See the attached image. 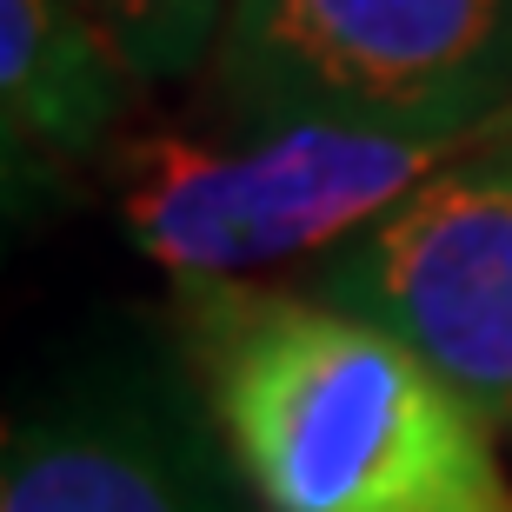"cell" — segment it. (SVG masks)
Returning <instances> with one entry per match:
<instances>
[{
	"mask_svg": "<svg viewBox=\"0 0 512 512\" xmlns=\"http://www.w3.org/2000/svg\"><path fill=\"white\" fill-rule=\"evenodd\" d=\"M187 360L266 512H512L493 426L313 293L187 286Z\"/></svg>",
	"mask_w": 512,
	"mask_h": 512,
	"instance_id": "1",
	"label": "cell"
},
{
	"mask_svg": "<svg viewBox=\"0 0 512 512\" xmlns=\"http://www.w3.org/2000/svg\"><path fill=\"white\" fill-rule=\"evenodd\" d=\"M486 133H366V127H140L107 153L120 233L180 286H247L273 266L326 260L419 193Z\"/></svg>",
	"mask_w": 512,
	"mask_h": 512,
	"instance_id": "2",
	"label": "cell"
},
{
	"mask_svg": "<svg viewBox=\"0 0 512 512\" xmlns=\"http://www.w3.org/2000/svg\"><path fill=\"white\" fill-rule=\"evenodd\" d=\"M213 67L233 127L499 140L512 127V0H233Z\"/></svg>",
	"mask_w": 512,
	"mask_h": 512,
	"instance_id": "3",
	"label": "cell"
},
{
	"mask_svg": "<svg viewBox=\"0 0 512 512\" xmlns=\"http://www.w3.org/2000/svg\"><path fill=\"white\" fill-rule=\"evenodd\" d=\"M306 293L380 326L486 426H512V153H466L313 266Z\"/></svg>",
	"mask_w": 512,
	"mask_h": 512,
	"instance_id": "4",
	"label": "cell"
},
{
	"mask_svg": "<svg viewBox=\"0 0 512 512\" xmlns=\"http://www.w3.org/2000/svg\"><path fill=\"white\" fill-rule=\"evenodd\" d=\"M0 512H266L213 406L147 360L87 366L7 426Z\"/></svg>",
	"mask_w": 512,
	"mask_h": 512,
	"instance_id": "5",
	"label": "cell"
},
{
	"mask_svg": "<svg viewBox=\"0 0 512 512\" xmlns=\"http://www.w3.org/2000/svg\"><path fill=\"white\" fill-rule=\"evenodd\" d=\"M120 87L67 0H0V133L14 160H87L114 133Z\"/></svg>",
	"mask_w": 512,
	"mask_h": 512,
	"instance_id": "6",
	"label": "cell"
},
{
	"mask_svg": "<svg viewBox=\"0 0 512 512\" xmlns=\"http://www.w3.org/2000/svg\"><path fill=\"white\" fill-rule=\"evenodd\" d=\"M67 7L120 67V80L140 87L187 80L207 54H220L233 14V0H67Z\"/></svg>",
	"mask_w": 512,
	"mask_h": 512,
	"instance_id": "7",
	"label": "cell"
},
{
	"mask_svg": "<svg viewBox=\"0 0 512 512\" xmlns=\"http://www.w3.org/2000/svg\"><path fill=\"white\" fill-rule=\"evenodd\" d=\"M506 153H512V140H506Z\"/></svg>",
	"mask_w": 512,
	"mask_h": 512,
	"instance_id": "8",
	"label": "cell"
}]
</instances>
